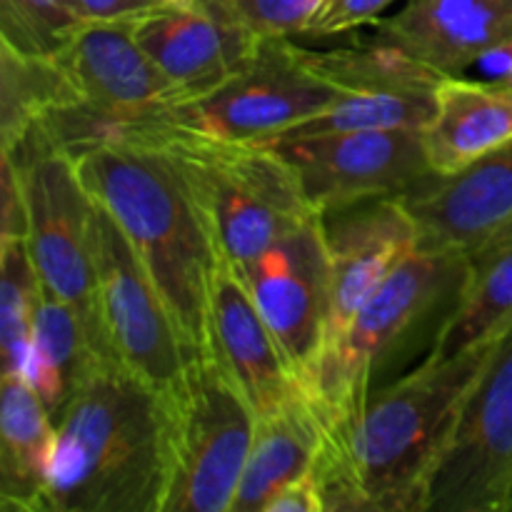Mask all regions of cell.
<instances>
[{"mask_svg":"<svg viewBox=\"0 0 512 512\" xmlns=\"http://www.w3.org/2000/svg\"><path fill=\"white\" fill-rule=\"evenodd\" d=\"M512 510V325L460 398L418 512Z\"/></svg>","mask_w":512,"mask_h":512,"instance_id":"cell-8","label":"cell"},{"mask_svg":"<svg viewBox=\"0 0 512 512\" xmlns=\"http://www.w3.org/2000/svg\"><path fill=\"white\" fill-rule=\"evenodd\" d=\"M78 105V93L55 58L25 55L0 43V153L13 150L55 110Z\"/></svg>","mask_w":512,"mask_h":512,"instance_id":"cell-24","label":"cell"},{"mask_svg":"<svg viewBox=\"0 0 512 512\" xmlns=\"http://www.w3.org/2000/svg\"><path fill=\"white\" fill-rule=\"evenodd\" d=\"M168 413V488L163 512H230L253 445L255 415L208 348L163 395Z\"/></svg>","mask_w":512,"mask_h":512,"instance_id":"cell-6","label":"cell"},{"mask_svg":"<svg viewBox=\"0 0 512 512\" xmlns=\"http://www.w3.org/2000/svg\"><path fill=\"white\" fill-rule=\"evenodd\" d=\"M265 145L290 165L308 205L323 218L375 198H398L430 175L423 130H353Z\"/></svg>","mask_w":512,"mask_h":512,"instance_id":"cell-11","label":"cell"},{"mask_svg":"<svg viewBox=\"0 0 512 512\" xmlns=\"http://www.w3.org/2000/svg\"><path fill=\"white\" fill-rule=\"evenodd\" d=\"M325 243H328V318H325L323 348L318 360L338 348L375 288L410 250L418 248L420 235L413 215L398 195V198H375L340 213L325 215Z\"/></svg>","mask_w":512,"mask_h":512,"instance_id":"cell-14","label":"cell"},{"mask_svg":"<svg viewBox=\"0 0 512 512\" xmlns=\"http://www.w3.org/2000/svg\"><path fill=\"white\" fill-rule=\"evenodd\" d=\"M375 35L443 75H463L512 43V0H405Z\"/></svg>","mask_w":512,"mask_h":512,"instance_id":"cell-18","label":"cell"},{"mask_svg":"<svg viewBox=\"0 0 512 512\" xmlns=\"http://www.w3.org/2000/svg\"><path fill=\"white\" fill-rule=\"evenodd\" d=\"M323 0H200L198 5L238 25L258 40L293 38L308 33Z\"/></svg>","mask_w":512,"mask_h":512,"instance_id":"cell-27","label":"cell"},{"mask_svg":"<svg viewBox=\"0 0 512 512\" xmlns=\"http://www.w3.org/2000/svg\"><path fill=\"white\" fill-rule=\"evenodd\" d=\"M103 363L80 315L63 300L43 295L23 378L33 385L53 423Z\"/></svg>","mask_w":512,"mask_h":512,"instance_id":"cell-22","label":"cell"},{"mask_svg":"<svg viewBox=\"0 0 512 512\" xmlns=\"http://www.w3.org/2000/svg\"><path fill=\"white\" fill-rule=\"evenodd\" d=\"M395 0H323L308 25V38H335L378 23Z\"/></svg>","mask_w":512,"mask_h":512,"instance_id":"cell-28","label":"cell"},{"mask_svg":"<svg viewBox=\"0 0 512 512\" xmlns=\"http://www.w3.org/2000/svg\"><path fill=\"white\" fill-rule=\"evenodd\" d=\"M68 153L133 245L190 353H203L218 250L180 170L158 145L130 133H105Z\"/></svg>","mask_w":512,"mask_h":512,"instance_id":"cell-2","label":"cell"},{"mask_svg":"<svg viewBox=\"0 0 512 512\" xmlns=\"http://www.w3.org/2000/svg\"><path fill=\"white\" fill-rule=\"evenodd\" d=\"M130 25L140 48L180 90V100L200 98L220 88L253 58L260 45L258 38L203 5H163Z\"/></svg>","mask_w":512,"mask_h":512,"instance_id":"cell-17","label":"cell"},{"mask_svg":"<svg viewBox=\"0 0 512 512\" xmlns=\"http://www.w3.org/2000/svg\"><path fill=\"white\" fill-rule=\"evenodd\" d=\"M95 298L110 363L168 395L193 353L133 245L103 205L95 215Z\"/></svg>","mask_w":512,"mask_h":512,"instance_id":"cell-10","label":"cell"},{"mask_svg":"<svg viewBox=\"0 0 512 512\" xmlns=\"http://www.w3.org/2000/svg\"><path fill=\"white\" fill-rule=\"evenodd\" d=\"M163 5H173V8H195L200 0H160Z\"/></svg>","mask_w":512,"mask_h":512,"instance_id":"cell-32","label":"cell"},{"mask_svg":"<svg viewBox=\"0 0 512 512\" xmlns=\"http://www.w3.org/2000/svg\"><path fill=\"white\" fill-rule=\"evenodd\" d=\"M495 340L453 358L425 355L353 418L323 430L313 470L325 512L420 510L430 465Z\"/></svg>","mask_w":512,"mask_h":512,"instance_id":"cell-1","label":"cell"},{"mask_svg":"<svg viewBox=\"0 0 512 512\" xmlns=\"http://www.w3.org/2000/svg\"><path fill=\"white\" fill-rule=\"evenodd\" d=\"M265 512H325L323 490H320L315 470L295 478L293 483L285 485L268 505Z\"/></svg>","mask_w":512,"mask_h":512,"instance_id":"cell-31","label":"cell"},{"mask_svg":"<svg viewBox=\"0 0 512 512\" xmlns=\"http://www.w3.org/2000/svg\"><path fill=\"white\" fill-rule=\"evenodd\" d=\"M235 273L300 383L318 360L328 318L325 218L313 215Z\"/></svg>","mask_w":512,"mask_h":512,"instance_id":"cell-12","label":"cell"},{"mask_svg":"<svg viewBox=\"0 0 512 512\" xmlns=\"http://www.w3.org/2000/svg\"><path fill=\"white\" fill-rule=\"evenodd\" d=\"M55 423L23 375L0 388V508L43 512Z\"/></svg>","mask_w":512,"mask_h":512,"instance_id":"cell-21","label":"cell"},{"mask_svg":"<svg viewBox=\"0 0 512 512\" xmlns=\"http://www.w3.org/2000/svg\"><path fill=\"white\" fill-rule=\"evenodd\" d=\"M158 145L183 175L215 250L235 270L315 213L290 165L270 145L235 143L160 125L98 128ZM93 138V140H95Z\"/></svg>","mask_w":512,"mask_h":512,"instance_id":"cell-5","label":"cell"},{"mask_svg":"<svg viewBox=\"0 0 512 512\" xmlns=\"http://www.w3.org/2000/svg\"><path fill=\"white\" fill-rule=\"evenodd\" d=\"M5 153L15 160L23 183L28 205L25 245L38 270L43 293L63 300L80 315L95 350L110 363L95 298L98 203L80 178L73 155L40 123Z\"/></svg>","mask_w":512,"mask_h":512,"instance_id":"cell-7","label":"cell"},{"mask_svg":"<svg viewBox=\"0 0 512 512\" xmlns=\"http://www.w3.org/2000/svg\"><path fill=\"white\" fill-rule=\"evenodd\" d=\"M130 23H80L55 55L78 93L75 108L103 128L153 123L180 100V90L140 48Z\"/></svg>","mask_w":512,"mask_h":512,"instance_id":"cell-13","label":"cell"},{"mask_svg":"<svg viewBox=\"0 0 512 512\" xmlns=\"http://www.w3.org/2000/svg\"><path fill=\"white\" fill-rule=\"evenodd\" d=\"M165 488L163 395L103 363L55 423L43 512H163Z\"/></svg>","mask_w":512,"mask_h":512,"instance_id":"cell-3","label":"cell"},{"mask_svg":"<svg viewBox=\"0 0 512 512\" xmlns=\"http://www.w3.org/2000/svg\"><path fill=\"white\" fill-rule=\"evenodd\" d=\"M400 198L418 225L420 248L473 260L512 235V140L458 173H430Z\"/></svg>","mask_w":512,"mask_h":512,"instance_id":"cell-15","label":"cell"},{"mask_svg":"<svg viewBox=\"0 0 512 512\" xmlns=\"http://www.w3.org/2000/svg\"><path fill=\"white\" fill-rule=\"evenodd\" d=\"M255 415L280 408L300 390L273 330L255 308L248 288L218 255L208 295V345Z\"/></svg>","mask_w":512,"mask_h":512,"instance_id":"cell-16","label":"cell"},{"mask_svg":"<svg viewBox=\"0 0 512 512\" xmlns=\"http://www.w3.org/2000/svg\"><path fill=\"white\" fill-rule=\"evenodd\" d=\"M28 235V205L15 160L0 153V243L25 240Z\"/></svg>","mask_w":512,"mask_h":512,"instance_id":"cell-29","label":"cell"},{"mask_svg":"<svg viewBox=\"0 0 512 512\" xmlns=\"http://www.w3.org/2000/svg\"><path fill=\"white\" fill-rule=\"evenodd\" d=\"M80 23H130L163 8L160 0H70Z\"/></svg>","mask_w":512,"mask_h":512,"instance_id":"cell-30","label":"cell"},{"mask_svg":"<svg viewBox=\"0 0 512 512\" xmlns=\"http://www.w3.org/2000/svg\"><path fill=\"white\" fill-rule=\"evenodd\" d=\"M38 270H35L25 240L0 243V353L3 375H25L35 315L43 300Z\"/></svg>","mask_w":512,"mask_h":512,"instance_id":"cell-25","label":"cell"},{"mask_svg":"<svg viewBox=\"0 0 512 512\" xmlns=\"http://www.w3.org/2000/svg\"><path fill=\"white\" fill-rule=\"evenodd\" d=\"M338 98L290 38L260 40L253 58L200 98L178 100L145 125L178 128L235 143H273ZM135 128V125H130Z\"/></svg>","mask_w":512,"mask_h":512,"instance_id":"cell-9","label":"cell"},{"mask_svg":"<svg viewBox=\"0 0 512 512\" xmlns=\"http://www.w3.org/2000/svg\"><path fill=\"white\" fill-rule=\"evenodd\" d=\"M508 85H512V78H510V80H508Z\"/></svg>","mask_w":512,"mask_h":512,"instance_id":"cell-33","label":"cell"},{"mask_svg":"<svg viewBox=\"0 0 512 512\" xmlns=\"http://www.w3.org/2000/svg\"><path fill=\"white\" fill-rule=\"evenodd\" d=\"M512 325V235L470 260L463 300L430 355L453 358L500 338Z\"/></svg>","mask_w":512,"mask_h":512,"instance_id":"cell-23","label":"cell"},{"mask_svg":"<svg viewBox=\"0 0 512 512\" xmlns=\"http://www.w3.org/2000/svg\"><path fill=\"white\" fill-rule=\"evenodd\" d=\"M323 448V423L300 388L280 408L258 415L253 445L230 512H265L288 483L315 468Z\"/></svg>","mask_w":512,"mask_h":512,"instance_id":"cell-20","label":"cell"},{"mask_svg":"<svg viewBox=\"0 0 512 512\" xmlns=\"http://www.w3.org/2000/svg\"><path fill=\"white\" fill-rule=\"evenodd\" d=\"M78 25L70 0H0V43L18 53L55 58Z\"/></svg>","mask_w":512,"mask_h":512,"instance_id":"cell-26","label":"cell"},{"mask_svg":"<svg viewBox=\"0 0 512 512\" xmlns=\"http://www.w3.org/2000/svg\"><path fill=\"white\" fill-rule=\"evenodd\" d=\"M512 140V85L445 75L423 128L430 173L453 175Z\"/></svg>","mask_w":512,"mask_h":512,"instance_id":"cell-19","label":"cell"},{"mask_svg":"<svg viewBox=\"0 0 512 512\" xmlns=\"http://www.w3.org/2000/svg\"><path fill=\"white\" fill-rule=\"evenodd\" d=\"M470 280V258L415 248L355 315L338 348L313 365L300 388L325 428L353 418L373 393L408 373L438 343Z\"/></svg>","mask_w":512,"mask_h":512,"instance_id":"cell-4","label":"cell"}]
</instances>
